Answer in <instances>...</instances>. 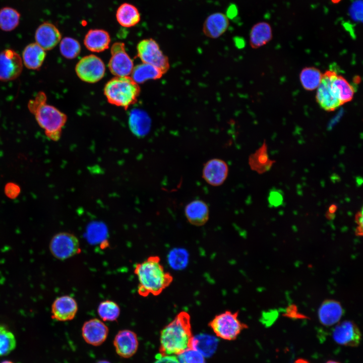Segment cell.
<instances>
[{
  "label": "cell",
  "instance_id": "obj_1",
  "mask_svg": "<svg viewBox=\"0 0 363 363\" xmlns=\"http://www.w3.org/2000/svg\"><path fill=\"white\" fill-rule=\"evenodd\" d=\"M134 273L138 280V293L143 297L159 295L173 281L172 275L166 271L158 256H151L136 264Z\"/></svg>",
  "mask_w": 363,
  "mask_h": 363
},
{
  "label": "cell",
  "instance_id": "obj_2",
  "mask_svg": "<svg viewBox=\"0 0 363 363\" xmlns=\"http://www.w3.org/2000/svg\"><path fill=\"white\" fill-rule=\"evenodd\" d=\"M193 337L189 314L179 312L161 331L160 354L179 355L191 348Z\"/></svg>",
  "mask_w": 363,
  "mask_h": 363
},
{
  "label": "cell",
  "instance_id": "obj_3",
  "mask_svg": "<svg viewBox=\"0 0 363 363\" xmlns=\"http://www.w3.org/2000/svg\"><path fill=\"white\" fill-rule=\"evenodd\" d=\"M46 100L45 93L39 92L34 99L29 101L28 108L39 126L44 130L46 136L57 141L61 137L67 116L54 106L47 104Z\"/></svg>",
  "mask_w": 363,
  "mask_h": 363
},
{
  "label": "cell",
  "instance_id": "obj_4",
  "mask_svg": "<svg viewBox=\"0 0 363 363\" xmlns=\"http://www.w3.org/2000/svg\"><path fill=\"white\" fill-rule=\"evenodd\" d=\"M140 91L131 76L115 77L105 84L104 94L109 103L127 109L137 102Z\"/></svg>",
  "mask_w": 363,
  "mask_h": 363
},
{
  "label": "cell",
  "instance_id": "obj_5",
  "mask_svg": "<svg viewBox=\"0 0 363 363\" xmlns=\"http://www.w3.org/2000/svg\"><path fill=\"white\" fill-rule=\"evenodd\" d=\"M238 317V312L226 311L215 316L209 325L217 337L225 340H233L248 328Z\"/></svg>",
  "mask_w": 363,
  "mask_h": 363
},
{
  "label": "cell",
  "instance_id": "obj_6",
  "mask_svg": "<svg viewBox=\"0 0 363 363\" xmlns=\"http://www.w3.org/2000/svg\"><path fill=\"white\" fill-rule=\"evenodd\" d=\"M137 55L142 63L158 68L163 74L169 70V59L154 39L150 38L141 40L137 44Z\"/></svg>",
  "mask_w": 363,
  "mask_h": 363
},
{
  "label": "cell",
  "instance_id": "obj_7",
  "mask_svg": "<svg viewBox=\"0 0 363 363\" xmlns=\"http://www.w3.org/2000/svg\"><path fill=\"white\" fill-rule=\"evenodd\" d=\"M49 249L56 259L64 260L81 252L78 238L73 234L62 232L54 235L50 240Z\"/></svg>",
  "mask_w": 363,
  "mask_h": 363
},
{
  "label": "cell",
  "instance_id": "obj_8",
  "mask_svg": "<svg viewBox=\"0 0 363 363\" xmlns=\"http://www.w3.org/2000/svg\"><path fill=\"white\" fill-rule=\"evenodd\" d=\"M76 73L83 81L94 83L104 76L105 67L102 60L94 54L83 57L76 64Z\"/></svg>",
  "mask_w": 363,
  "mask_h": 363
},
{
  "label": "cell",
  "instance_id": "obj_9",
  "mask_svg": "<svg viewBox=\"0 0 363 363\" xmlns=\"http://www.w3.org/2000/svg\"><path fill=\"white\" fill-rule=\"evenodd\" d=\"M111 57L108 67L115 77L130 76L134 68V63L127 53L125 44L116 42L111 47Z\"/></svg>",
  "mask_w": 363,
  "mask_h": 363
},
{
  "label": "cell",
  "instance_id": "obj_10",
  "mask_svg": "<svg viewBox=\"0 0 363 363\" xmlns=\"http://www.w3.org/2000/svg\"><path fill=\"white\" fill-rule=\"evenodd\" d=\"M22 57L15 50L6 49L0 52V81L17 79L23 70Z\"/></svg>",
  "mask_w": 363,
  "mask_h": 363
},
{
  "label": "cell",
  "instance_id": "obj_11",
  "mask_svg": "<svg viewBox=\"0 0 363 363\" xmlns=\"http://www.w3.org/2000/svg\"><path fill=\"white\" fill-rule=\"evenodd\" d=\"M332 336L336 343L350 347L357 346L361 339L359 328L349 320L338 322L333 329Z\"/></svg>",
  "mask_w": 363,
  "mask_h": 363
},
{
  "label": "cell",
  "instance_id": "obj_12",
  "mask_svg": "<svg viewBox=\"0 0 363 363\" xmlns=\"http://www.w3.org/2000/svg\"><path fill=\"white\" fill-rule=\"evenodd\" d=\"M333 72L334 71L327 70L323 74L316 96L319 105L327 111H334L342 105L335 96L331 87V77Z\"/></svg>",
  "mask_w": 363,
  "mask_h": 363
},
{
  "label": "cell",
  "instance_id": "obj_13",
  "mask_svg": "<svg viewBox=\"0 0 363 363\" xmlns=\"http://www.w3.org/2000/svg\"><path fill=\"white\" fill-rule=\"evenodd\" d=\"M108 331L107 326L97 318L86 321L82 328V334L84 340L93 346L102 344L108 336Z\"/></svg>",
  "mask_w": 363,
  "mask_h": 363
},
{
  "label": "cell",
  "instance_id": "obj_14",
  "mask_svg": "<svg viewBox=\"0 0 363 363\" xmlns=\"http://www.w3.org/2000/svg\"><path fill=\"white\" fill-rule=\"evenodd\" d=\"M78 310V304L73 297L63 295L57 297L53 302L51 318L58 321L72 320L76 316Z\"/></svg>",
  "mask_w": 363,
  "mask_h": 363
},
{
  "label": "cell",
  "instance_id": "obj_15",
  "mask_svg": "<svg viewBox=\"0 0 363 363\" xmlns=\"http://www.w3.org/2000/svg\"><path fill=\"white\" fill-rule=\"evenodd\" d=\"M136 334L130 330H122L115 335L113 345L116 352L124 358H129L136 352L138 347Z\"/></svg>",
  "mask_w": 363,
  "mask_h": 363
},
{
  "label": "cell",
  "instance_id": "obj_16",
  "mask_svg": "<svg viewBox=\"0 0 363 363\" xmlns=\"http://www.w3.org/2000/svg\"><path fill=\"white\" fill-rule=\"evenodd\" d=\"M61 38L58 28L48 22L40 25L35 33L36 43L45 51L53 49L61 40Z\"/></svg>",
  "mask_w": 363,
  "mask_h": 363
},
{
  "label": "cell",
  "instance_id": "obj_17",
  "mask_svg": "<svg viewBox=\"0 0 363 363\" xmlns=\"http://www.w3.org/2000/svg\"><path fill=\"white\" fill-rule=\"evenodd\" d=\"M229 26L227 16L221 12H215L206 18L203 24L202 31L207 37L217 39L226 31Z\"/></svg>",
  "mask_w": 363,
  "mask_h": 363
},
{
  "label": "cell",
  "instance_id": "obj_18",
  "mask_svg": "<svg viewBox=\"0 0 363 363\" xmlns=\"http://www.w3.org/2000/svg\"><path fill=\"white\" fill-rule=\"evenodd\" d=\"M227 164L219 159H212L204 165L203 177L209 184L218 186L223 184L228 174Z\"/></svg>",
  "mask_w": 363,
  "mask_h": 363
},
{
  "label": "cell",
  "instance_id": "obj_19",
  "mask_svg": "<svg viewBox=\"0 0 363 363\" xmlns=\"http://www.w3.org/2000/svg\"><path fill=\"white\" fill-rule=\"evenodd\" d=\"M343 314L341 304L333 299L324 301L318 311L319 320L325 326H331L338 322Z\"/></svg>",
  "mask_w": 363,
  "mask_h": 363
},
{
  "label": "cell",
  "instance_id": "obj_20",
  "mask_svg": "<svg viewBox=\"0 0 363 363\" xmlns=\"http://www.w3.org/2000/svg\"><path fill=\"white\" fill-rule=\"evenodd\" d=\"M110 41V36L107 31L93 29L89 30L85 35L84 43L89 50L100 52L108 48Z\"/></svg>",
  "mask_w": 363,
  "mask_h": 363
},
{
  "label": "cell",
  "instance_id": "obj_21",
  "mask_svg": "<svg viewBox=\"0 0 363 363\" xmlns=\"http://www.w3.org/2000/svg\"><path fill=\"white\" fill-rule=\"evenodd\" d=\"M129 126L135 136L143 137L149 132L151 120L144 110L136 108L130 112L129 116Z\"/></svg>",
  "mask_w": 363,
  "mask_h": 363
},
{
  "label": "cell",
  "instance_id": "obj_22",
  "mask_svg": "<svg viewBox=\"0 0 363 363\" xmlns=\"http://www.w3.org/2000/svg\"><path fill=\"white\" fill-rule=\"evenodd\" d=\"M45 57V51L35 42L29 44L25 47L22 59L27 69L37 70L42 65Z\"/></svg>",
  "mask_w": 363,
  "mask_h": 363
},
{
  "label": "cell",
  "instance_id": "obj_23",
  "mask_svg": "<svg viewBox=\"0 0 363 363\" xmlns=\"http://www.w3.org/2000/svg\"><path fill=\"white\" fill-rule=\"evenodd\" d=\"M272 29L269 23L259 22L254 25L250 32V44L253 48H260L272 38Z\"/></svg>",
  "mask_w": 363,
  "mask_h": 363
},
{
  "label": "cell",
  "instance_id": "obj_24",
  "mask_svg": "<svg viewBox=\"0 0 363 363\" xmlns=\"http://www.w3.org/2000/svg\"><path fill=\"white\" fill-rule=\"evenodd\" d=\"M185 214L190 223L201 226L206 223L209 218V209L204 202L195 200L186 206Z\"/></svg>",
  "mask_w": 363,
  "mask_h": 363
},
{
  "label": "cell",
  "instance_id": "obj_25",
  "mask_svg": "<svg viewBox=\"0 0 363 363\" xmlns=\"http://www.w3.org/2000/svg\"><path fill=\"white\" fill-rule=\"evenodd\" d=\"M331 87L341 105L350 101L353 98L354 88L343 77L335 71L331 77Z\"/></svg>",
  "mask_w": 363,
  "mask_h": 363
},
{
  "label": "cell",
  "instance_id": "obj_26",
  "mask_svg": "<svg viewBox=\"0 0 363 363\" xmlns=\"http://www.w3.org/2000/svg\"><path fill=\"white\" fill-rule=\"evenodd\" d=\"M218 343L215 336L202 333L193 337L191 348L200 352L204 357H209L216 351Z\"/></svg>",
  "mask_w": 363,
  "mask_h": 363
},
{
  "label": "cell",
  "instance_id": "obj_27",
  "mask_svg": "<svg viewBox=\"0 0 363 363\" xmlns=\"http://www.w3.org/2000/svg\"><path fill=\"white\" fill-rule=\"evenodd\" d=\"M115 17L119 24L127 28L135 26L141 19V15L137 8L128 3H124L118 7Z\"/></svg>",
  "mask_w": 363,
  "mask_h": 363
},
{
  "label": "cell",
  "instance_id": "obj_28",
  "mask_svg": "<svg viewBox=\"0 0 363 363\" xmlns=\"http://www.w3.org/2000/svg\"><path fill=\"white\" fill-rule=\"evenodd\" d=\"M275 161L269 159L267 153V146L264 141L263 145L249 158V164L252 169L259 173L269 170Z\"/></svg>",
  "mask_w": 363,
  "mask_h": 363
},
{
  "label": "cell",
  "instance_id": "obj_29",
  "mask_svg": "<svg viewBox=\"0 0 363 363\" xmlns=\"http://www.w3.org/2000/svg\"><path fill=\"white\" fill-rule=\"evenodd\" d=\"M163 75L162 72L158 68L142 63L134 67L131 77L139 84L149 80L160 79Z\"/></svg>",
  "mask_w": 363,
  "mask_h": 363
},
{
  "label": "cell",
  "instance_id": "obj_30",
  "mask_svg": "<svg viewBox=\"0 0 363 363\" xmlns=\"http://www.w3.org/2000/svg\"><path fill=\"white\" fill-rule=\"evenodd\" d=\"M323 74L314 67L304 68L299 74V79L303 88L313 91L318 88L322 79Z\"/></svg>",
  "mask_w": 363,
  "mask_h": 363
},
{
  "label": "cell",
  "instance_id": "obj_31",
  "mask_svg": "<svg viewBox=\"0 0 363 363\" xmlns=\"http://www.w3.org/2000/svg\"><path fill=\"white\" fill-rule=\"evenodd\" d=\"M20 14L16 9L4 7L0 10V29L9 32L15 29L19 25Z\"/></svg>",
  "mask_w": 363,
  "mask_h": 363
},
{
  "label": "cell",
  "instance_id": "obj_32",
  "mask_svg": "<svg viewBox=\"0 0 363 363\" xmlns=\"http://www.w3.org/2000/svg\"><path fill=\"white\" fill-rule=\"evenodd\" d=\"M119 306L115 301L105 300L101 301L97 308V313L104 321H116L120 315Z\"/></svg>",
  "mask_w": 363,
  "mask_h": 363
},
{
  "label": "cell",
  "instance_id": "obj_33",
  "mask_svg": "<svg viewBox=\"0 0 363 363\" xmlns=\"http://www.w3.org/2000/svg\"><path fill=\"white\" fill-rule=\"evenodd\" d=\"M16 346L13 333L7 328L0 324V356L10 353Z\"/></svg>",
  "mask_w": 363,
  "mask_h": 363
},
{
  "label": "cell",
  "instance_id": "obj_34",
  "mask_svg": "<svg viewBox=\"0 0 363 363\" xmlns=\"http://www.w3.org/2000/svg\"><path fill=\"white\" fill-rule=\"evenodd\" d=\"M59 50L64 57L68 59H73L79 54L81 46L76 39L70 37H65L61 39Z\"/></svg>",
  "mask_w": 363,
  "mask_h": 363
},
{
  "label": "cell",
  "instance_id": "obj_35",
  "mask_svg": "<svg viewBox=\"0 0 363 363\" xmlns=\"http://www.w3.org/2000/svg\"><path fill=\"white\" fill-rule=\"evenodd\" d=\"M189 254L185 249L176 248L172 250L168 256V261L171 268L175 270L185 268L188 263Z\"/></svg>",
  "mask_w": 363,
  "mask_h": 363
},
{
  "label": "cell",
  "instance_id": "obj_36",
  "mask_svg": "<svg viewBox=\"0 0 363 363\" xmlns=\"http://www.w3.org/2000/svg\"><path fill=\"white\" fill-rule=\"evenodd\" d=\"M180 363H205V357L198 351L188 348L177 355Z\"/></svg>",
  "mask_w": 363,
  "mask_h": 363
},
{
  "label": "cell",
  "instance_id": "obj_37",
  "mask_svg": "<svg viewBox=\"0 0 363 363\" xmlns=\"http://www.w3.org/2000/svg\"><path fill=\"white\" fill-rule=\"evenodd\" d=\"M268 200L271 207H277L281 205L283 201L282 192L280 190L271 189L269 192Z\"/></svg>",
  "mask_w": 363,
  "mask_h": 363
},
{
  "label": "cell",
  "instance_id": "obj_38",
  "mask_svg": "<svg viewBox=\"0 0 363 363\" xmlns=\"http://www.w3.org/2000/svg\"><path fill=\"white\" fill-rule=\"evenodd\" d=\"M361 4H359V1L355 2L351 7L350 15L356 21L362 20V7L359 8Z\"/></svg>",
  "mask_w": 363,
  "mask_h": 363
},
{
  "label": "cell",
  "instance_id": "obj_39",
  "mask_svg": "<svg viewBox=\"0 0 363 363\" xmlns=\"http://www.w3.org/2000/svg\"><path fill=\"white\" fill-rule=\"evenodd\" d=\"M154 363H180L177 356L174 355H161L157 356Z\"/></svg>",
  "mask_w": 363,
  "mask_h": 363
},
{
  "label": "cell",
  "instance_id": "obj_40",
  "mask_svg": "<svg viewBox=\"0 0 363 363\" xmlns=\"http://www.w3.org/2000/svg\"><path fill=\"white\" fill-rule=\"evenodd\" d=\"M356 223L358 224V227L362 228V210L357 213L355 216Z\"/></svg>",
  "mask_w": 363,
  "mask_h": 363
},
{
  "label": "cell",
  "instance_id": "obj_41",
  "mask_svg": "<svg viewBox=\"0 0 363 363\" xmlns=\"http://www.w3.org/2000/svg\"><path fill=\"white\" fill-rule=\"evenodd\" d=\"M337 209H338L337 205H336L335 204H333L329 206L328 211L330 213L335 214V213L337 211Z\"/></svg>",
  "mask_w": 363,
  "mask_h": 363
},
{
  "label": "cell",
  "instance_id": "obj_42",
  "mask_svg": "<svg viewBox=\"0 0 363 363\" xmlns=\"http://www.w3.org/2000/svg\"><path fill=\"white\" fill-rule=\"evenodd\" d=\"M326 217L328 219L332 220L335 218V214L330 213L327 211L326 213Z\"/></svg>",
  "mask_w": 363,
  "mask_h": 363
},
{
  "label": "cell",
  "instance_id": "obj_43",
  "mask_svg": "<svg viewBox=\"0 0 363 363\" xmlns=\"http://www.w3.org/2000/svg\"><path fill=\"white\" fill-rule=\"evenodd\" d=\"M294 363H310L307 360L303 358H298L296 359Z\"/></svg>",
  "mask_w": 363,
  "mask_h": 363
},
{
  "label": "cell",
  "instance_id": "obj_44",
  "mask_svg": "<svg viewBox=\"0 0 363 363\" xmlns=\"http://www.w3.org/2000/svg\"><path fill=\"white\" fill-rule=\"evenodd\" d=\"M356 182L357 186H360L362 183V179L361 177H357L356 178Z\"/></svg>",
  "mask_w": 363,
  "mask_h": 363
},
{
  "label": "cell",
  "instance_id": "obj_45",
  "mask_svg": "<svg viewBox=\"0 0 363 363\" xmlns=\"http://www.w3.org/2000/svg\"><path fill=\"white\" fill-rule=\"evenodd\" d=\"M96 363H111L109 361L106 360H101L99 361H98Z\"/></svg>",
  "mask_w": 363,
  "mask_h": 363
},
{
  "label": "cell",
  "instance_id": "obj_46",
  "mask_svg": "<svg viewBox=\"0 0 363 363\" xmlns=\"http://www.w3.org/2000/svg\"><path fill=\"white\" fill-rule=\"evenodd\" d=\"M342 0H331V2L334 4H337L340 3Z\"/></svg>",
  "mask_w": 363,
  "mask_h": 363
},
{
  "label": "cell",
  "instance_id": "obj_47",
  "mask_svg": "<svg viewBox=\"0 0 363 363\" xmlns=\"http://www.w3.org/2000/svg\"><path fill=\"white\" fill-rule=\"evenodd\" d=\"M326 363H340V362H338L335 360H328V361H327Z\"/></svg>",
  "mask_w": 363,
  "mask_h": 363
},
{
  "label": "cell",
  "instance_id": "obj_48",
  "mask_svg": "<svg viewBox=\"0 0 363 363\" xmlns=\"http://www.w3.org/2000/svg\"><path fill=\"white\" fill-rule=\"evenodd\" d=\"M1 363H14L10 360H5L2 361Z\"/></svg>",
  "mask_w": 363,
  "mask_h": 363
}]
</instances>
